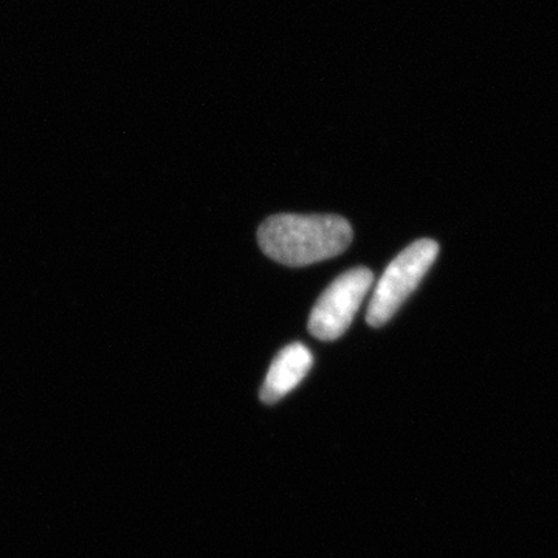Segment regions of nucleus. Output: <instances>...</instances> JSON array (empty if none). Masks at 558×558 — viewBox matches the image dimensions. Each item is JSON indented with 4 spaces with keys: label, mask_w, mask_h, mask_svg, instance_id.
Masks as SVG:
<instances>
[{
    "label": "nucleus",
    "mask_w": 558,
    "mask_h": 558,
    "mask_svg": "<svg viewBox=\"0 0 558 558\" xmlns=\"http://www.w3.org/2000/svg\"><path fill=\"white\" fill-rule=\"evenodd\" d=\"M439 255V244L433 240H418L391 260L373 292L366 312L371 328H381L395 317L418 282L427 275Z\"/></svg>",
    "instance_id": "nucleus-2"
},
{
    "label": "nucleus",
    "mask_w": 558,
    "mask_h": 558,
    "mask_svg": "<svg viewBox=\"0 0 558 558\" xmlns=\"http://www.w3.org/2000/svg\"><path fill=\"white\" fill-rule=\"evenodd\" d=\"M310 349L301 343H292L282 349L275 357L260 389V400L267 405H274L293 391L312 368Z\"/></svg>",
    "instance_id": "nucleus-4"
},
{
    "label": "nucleus",
    "mask_w": 558,
    "mask_h": 558,
    "mask_svg": "<svg viewBox=\"0 0 558 558\" xmlns=\"http://www.w3.org/2000/svg\"><path fill=\"white\" fill-rule=\"evenodd\" d=\"M374 274L366 267H357L337 278L319 296L310 318V332L315 339H340L351 326L369 289Z\"/></svg>",
    "instance_id": "nucleus-3"
},
{
    "label": "nucleus",
    "mask_w": 558,
    "mask_h": 558,
    "mask_svg": "<svg viewBox=\"0 0 558 558\" xmlns=\"http://www.w3.org/2000/svg\"><path fill=\"white\" fill-rule=\"evenodd\" d=\"M351 223L332 215H277L258 229L259 247L288 267H304L336 258L351 245Z\"/></svg>",
    "instance_id": "nucleus-1"
}]
</instances>
